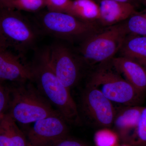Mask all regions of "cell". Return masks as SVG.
<instances>
[{"instance_id": "1", "label": "cell", "mask_w": 146, "mask_h": 146, "mask_svg": "<svg viewBox=\"0 0 146 146\" xmlns=\"http://www.w3.org/2000/svg\"><path fill=\"white\" fill-rule=\"evenodd\" d=\"M29 65L32 82L41 94L68 124H80L78 106L70 90L60 82L50 65L48 48L37 53Z\"/></svg>"}, {"instance_id": "2", "label": "cell", "mask_w": 146, "mask_h": 146, "mask_svg": "<svg viewBox=\"0 0 146 146\" xmlns=\"http://www.w3.org/2000/svg\"><path fill=\"white\" fill-rule=\"evenodd\" d=\"M9 85L10 99L6 113L16 122L29 124L60 113L41 94L32 82H11Z\"/></svg>"}, {"instance_id": "3", "label": "cell", "mask_w": 146, "mask_h": 146, "mask_svg": "<svg viewBox=\"0 0 146 146\" xmlns=\"http://www.w3.org/2000/svg\"><path fill=\"white\" fill-rule=\"evenodd\" d=\"M20 11L0 7V47L23 57L35 46L40 34Z\"/></svg>"}, {"instance_id": "4", "label": "cell", "mask_w": 146, "mask_h": 146, "mask_svg": "<svg viewBox=\"0 0 146 146\" xmlns=\"http://www.w3.org/2000/svg\"><path fill=\"white\" fill-rule=\"evenodd\" d=\"M111 60L97 65L89 74L86 85L98 89L112 103L125 106H138L144 94L120 75Z\"/></svg>"}, {"instance_id": "5", "label": "cell", "mask_w": 146, "mask_h": 146, "mask_svg": "<svg viewBox=\"0 0 146 146\" xmlns=\"http://www.w3.org/2000/svg\"><path fill=\"white\" fill-rule=\"evenodd\" d=\"M35 23L40 33L80 43L102 29L97 23L84 22L65 12L48 10L38 14Z\"/></svg>"}, {"instance_id": "6", "label": "cell", "mask_w": 146, "mask_h": 146, "mask_svg": "<svg viewBox=\"0 0 146 146\" xmlns=\"http://www.w3.org/2000/svg\"><path fill=\"white\" fill-rule=\"evenodd\" d=\"M128 34L123 22L106 27L81 42L79 53L87 66L105 63L119 51Z\"/></svg>"}, {"instance_id": "7", "label": "cell", "mask_w": 146, "mask_h": 146, "mask_svg": "<svg viewBox=\"0 0 146 146\" xmlns=\"http://www.w3.org/2000/svg\"><path fill=\"white\" fill-rule=\"evenodd\" d=\"M78 108L82 123L101 128L112 126L116 108L98 89L86 84L80 95Z\"/></svg>"}, {"instance_id": "8", "label": "cell", "mask_w": 146, "mask_h": 146, "mask_svg": "<svg viewBox=\"0 0 146 146\" xmlns=\"http://www.w3.org/2000/svg\"><path fill=\"white\" fill-rule=\"evenodd\" d=\"M50 65L59 81L70 90L77 85L87 66L82 57L61 42H56L48 48Z\"/></svg>"}, {"instance_id": "9", "label": "cell", "mask_w": 146, "mask_h": 146, "mask_svg": "<svg viewBox=\"0 0 146 146\" xmlns=\"http://www.w3.org/2000/svg\"><path fill=\"white\" fill-rule=\"evenodd\" d=\"M34 123L25 133L31 146H48L69 136L68 123L60 113Z\"/></svg>"}, {"instance_id": "10", "label": "cell", "mask_w": 146, "mask_h": 146, "mask_svg": "<svg viewBox=\"0 0 146 146\" xmlns=\"http://www.w3.org/2000/svg\"><path fill=\"white\" fill-rule=\"evenodd\" d=\"M22 59L19 55L0 47V81L13 83L32 82L29 64Z\"/></svg>"}, {"instance_id": "11", "label": "cell", "mask_w": 146, "mask_h": 146, "mask_svg": "<svg viewBox=\"0 0 146 146\" xmlns=\"http://www.w3.org/2000/svg\"><path fill=\"white\" fill-rule=\"evenodd\" d=\"M143 107L122 105L116 108L112 126L117 135L124 143L127 144L136 130Z\"/></svg>"}, {"instance_id": "12", "label": "cell", "mask_w": 146, "mask_h": 146, "mask_svg": "<svg viewBox=\"0 0 146 146\" xmlns=\"http://www.w3.org/2000/svg\"><path fill=\"white\" fill-rule=\"evenodd\" d=\"M100 23L108 27L126 21L138 13L131 3L112 0H98Z\"/></svg>"}, {"instance_id": "13", "label": "cell", "mask_w": 146, "mask_h": 146, "mask_svg": "<svg viewBox=\"0 0 146 146\" xmlns=\"http://www.w3.org/2000/svg\"><path fill=\"white\" fill-rule=\"evenodd\" d=\"M111 61L120 75L137 91L144 94L146 91V71L143 66L123 56L114 57Z\"/></svg>"}, {"instance_id": "14", "label": "cell", "mask_w": 146, "mask_h": 146, "mask_svg": "<svg viewBox=\"0 0 146 146\" xmlns=\"http://www.w3.org/2000/svg\"><path fill=\"white\" fill-rule=\"evenodd\" d=\"M0 146H31L25 133L7 113L0 117Z\"/></svg>"}, {"instance_id": "15", "label": "cell", "mask_w": 146, "mask_h": 146, "mask_svg": "<svg viewBox=\"0 0 146 146\" xmlns=\"http://www.w3.org/2000/svg\"><path fill=\"white\" fill-rule=\"evenodd\" d=\"M127 36L119 51L121 56L127 58L145 65L146 63V36Z\"/></svg>"}, {"instance_id": "16", "label": "cell", "mask_w": 146, "mask_h": 146, "mask_svg": "<svg viewBox=\"0 0 146 146\" xmlns=\"http://www.w3.org/2000/svg\"><path fill=\"white\" fill-rule=\"evenodd\" d=\"M67 13L84 22L99 21V7L94 0H72Z\"/></svg>"}, {"instance_id": "17", "label": "cell", "mask_w": 146, "mask_h": 146, "mask_svg": "<svg viewBox=\"0 0 146 146\" xmlns=\"http://www.w3.org/2000/svg\"><path fill=\"white\" fill-rule=\"evenodd\" d=\"M46 7L44 0H8L5 6L3 7L20 12L25 11L37 12Z\"/></svg>"}, {"instance_id": "18", "label": "cell", "mask_w": 146, "mask_h": 146, "mask_svg": "<svg viewBox=\"0 0 146 146\" xmlns=\"http://www.w3.org/2000/svg\"><path fill=\"white\" fill-rule=\"evenodd\" d=\"M123 23L128 34L146 36V12H138Z\"/></svg>"}, {"instance_id": "19", "label": "cell", "mask_w": 146, "mask_h": 146, "mask_svg": "<svg viewBox=\"0 0 146 146\" xmlns=\"http://www.w3.org/2000/svg\"><path fill=\"white\" fill-rule=\"evenodd\" d=\"M127 144L131 146H146V107H144L136 130Z\"/></svg>"}, {"instance_id": "20", "label": "cell", "mask_w": 146, "mask_h": 146, "mask_svg": "<svg viewBox=\"0 0 146 146\" xmlns=\"http://www.w3.org/2000/svg\"><path fill=\"white\" fill-rule=\"evenodd\" d=\"M108 128L97 131L94 136L97 146H115L117 142V135Z\"/></svg>"}, {"instance_id": "21", "label": "cell", "mask_w": 146, "mask_h": 146, "mask_svg": "<svg viewBox=\"0 0 146 146\" xmlns=\"http://www.w3.org/2000/svg\"><path fill=\"white\" fill-rule=\"evenodd\" d=\"M10 99L9 85L0 81V117L7 112Z\"/></svg>"}, {"instance_id": "22", "label": "cell", "mask_w": 146, "mask_h": 146, "mask_svg": "<svg viewBox=\"0 0 146 146\" xmlns=\"http://www.w3.org/2000/svg\"><path fill=\"white\" fill-rule=\"evenodd\" d=\"M48 10L67 13L72 0H44Z\"/></svg>"}, {"instance_id": "23", "label": "cell", "mask_w": 146, "mask_h": 146, "mask_svg": "<svg viewBox=\"0 0 146 146\" xmlns=\"http://www.w3.org/2000/svg\"><path fill=\"white\" fill-rule=\"evenodd\" d=\"M47 146H91L80 140L72 138L69 136L60 139Z\"/></svg>"}, {"instance_id": "24", "label": "cell", "mask_w": 146, "mask_h": 146, "mask_svg": "<svg viewBox=\"0 0 146 146\" xmlns=\"http://www.w3.org/2000/svg\"><path fill=\"white\" fill-rule=\"evenodd\" d=\"M117 1L121 2L129 3L133 4V3L136 1V0H112Z\"/></svg>"}, {"instance_id": "25", "label": "cell", "mask_w": 146, "mask_h": 146, "mask_svg": "<svg viewBox=\"0 0 146 146\" xmlns=\"http://www.w3.org/2000/svg\"><path fill=\"white\" fill-rule=\"evenodd\" d=\"M8 0H0V7H4Z\"/></svg>"}, {"instance_id": "26", "label": "cell", "mask_w": 146, "mask_h": 146, "mask_svg": "<svg viewBox=\"0 0 146 146\" xmlns=\"http://www.w3.org/2000/svg\"><path fill=\"white\" fill-rule=\"evenodd\" d=\"M131 146L129 145H128V144H124L122 146Z\"/></svg>"}, {"instance_id": "27", "label": "cell", "mask_w": 146, "mask_h": 146, "mask_svg": "<svg viewBox=\"0 0 146 146\" xmlns=\"http://www.w3.org/2000/svg\"><path fill=\"white\" fill-rule=\"evenodd\" d=\"M141 1H143L146 4V0H141Z\"/></svg>"}, {"instance_id": "28", "label": "cell", "mask_w": 146, "mask_h": 146, "mask_svg": "<svg viewBox=\"0 0 146 146\" xmlns=\"http://www.w3.org/2000/svg\"><path fill=\"white\" fill-rule=\"evenodd\" d=\"M144 68H145V69L146 71V64H145V65H144Z\"/></svg>"}]
</instances>
